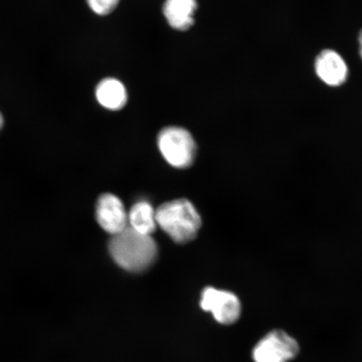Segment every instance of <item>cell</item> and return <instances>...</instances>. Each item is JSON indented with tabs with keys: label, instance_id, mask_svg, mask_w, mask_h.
Returning a JSON list of instances; mask_svg holds the SVG:
<instances>
[{
	"label": "cell",
	"instance_id": "obj_1",
	"mask_svg": "<svg viewBox=\"0 0 362 362\" xmlns=\"http://www.w3.org/2000/svg\"><path fill=\"white\" fill-rule=\"evenodd\" d=\"M110 255L121 268L133 273L146 271L153 264L158 255L155 240L148 235L127 228L113 235L108 244Z\"/></svg>",
	"mask_w": 362,
	"mask_h": 362
},
{
	"label": "cell",
	"instance_id": "obj_2",
	"mask_svg": "<svg viewBox=\"0 0 362 362\" xmlns=\"http://www.w3.org/2000/svg\"><path fill=\"white\" fill-rule=\"evenodd\" d=\"M157 225L174 242L184 244L197 238L202 219L196 208L185 199L163 204L156 211Z\"/></svg>",
	"mask_w": 362,
	"mask_h": 362
},
{
	"label": "cell",
	"instance_id": "obj_3",
	"mask_svg": "<svg viewBox=\"0 0 362 362\" xmlns=\"http://www.w3.org/2000/svg\"><path fill=\"white\" fill-rule=\"evenodd\" d=\"M158 147L171 166L188 168L197 155V144L189 131L180 127H167L158 135Z\"/></svg>",
	"mask_w": 362,
	"mask_h": 362
},
{
	"label": "cell",
	"instance_id": "obj_4",
	"mask_svg": "<svg viewBox=\"0 0 362 362\" xmlns=\"http://www.w3.org/2000/svg\"><path fill=\"white\" fill-rule=\"evenodd\" d=\"M300 346L296 339L281 329L272 330L252 350L255 362H288L298 356Z\"/></svg>",
	"mask_w": 362,
	"mask_h": 362
},
{
	"label": "cell",
	"instance_id": "obj_5",
	"mask_svg": "<svg viewBox=\"0 0 362 362\" xmlns=\"http://www.w3.org/2000/svg\"><path fill=\"white\" fill-rule=\"evenodd\" d=\"M202 309L210 312L219 324L230 325L242 314V304L236 294L223 289L207 287L202 293Z\"/></svg>",
	"mask_w": 362,
	"mask_h": 362
},
{
	"label": "cell",
	"instance_id": "obj_6",
	"mask_svg": "<svg viewBox=\"0 0 362 362\" xmlns=\"http://www.w3.org/2000/svg\"><path fill=\"white\" fill-rule=\"evenodd\" d=\"M96 217L101 228L112 236L123 232L129 226L124 204L112 194H103L98 198Z\"/></svg>",
	"mask_w": 362,
	"mask_h": 362
},
{
	"label": "cell",
	"instance_id": "obj_7",
	"mask_svg": "<svg viewBox=\"0 0 362 362\" xmlns=\"http://www.w3.org/2000/svg\"><path fill=\"white\" fill-rule=\"evenodd\" d=\"M315 71L325 83L332 87L345 83L348 76L346 63L337 52L332 49H325L317 57Z\"/></svg>",
	"mask_w": 362,
	"mask_h": 362
},
{
	"label": "cell",
	"instance_id": "obj_8",
	"mask_svg": "<svg viewBox=\"0 0 362 362\" xmlns=\"http://www.w3.org/2000/svg\"><path fill=\"white\" fill-rule=\"evenodd\" d=\"M197 0H165L163 11L172 28L187 30L194 25Z\"/></svg>",
	"mask_w": 362,
	"mask_h": 362
},
{
	"label": "cell",
	"instance_id": "obj_9",
	"mask_svg": "<svg viewBox=\"0 0 362 362\" xmlns=\"http://www.w3.org/2000/svg\"><path fill=\"white\" fill-rule=\"evenodd\" d=\"M96 97L103 107L112 111L122 110L128 102V93L124 84L115 78L101 81L96 89Z\"/></svg>",
	"mask_w": 362,
	"mask_h": 362
},
{
	"label": "cell",
	"instance_id": "obj_10",
	"mask_svg": "<svg viewBox=\"0 0 362 362\" xmlns=\"http://www.w3.org/2000/svg\"><path fill=\"white\" fill-rule=\"evenodd\" d=\"M129 228L141 234L155 232L157 226L156 211L147 202H139L131 208L128 215Z\"/></svg>",
	"mask_w": 362,
	"mask_h": 362
},
{
	"label": "cell",
	"instance_id": "obj_11",
	"mask_svg": "<svg viewBox=\"0 0 362 362\" xmlns=\"http://www.w3.org/2000/svg\"><path fill=\"white\" fill-rule=\"evenodd\" d=\"M90 10L99 16L110 15L115 10L120 0H87Z\"/></svg>",
	"mask_w": 362,
	"mask_h": 362
},
{
	"label": "cell",
	"instance_id": "obj_12",
	"mask_svg": "<svg viewBox=\"0 0 362 362\" xmlns=\"http://www.w3.org/2000/svg\"><path fill=\"white\" fill-rule=\"evenodd\" d=\"M4 125V116L2 115V112H0V131L3 129V127Z\"/></svg>",
	"mask_w": 362,
	"mask_h": 362
},
{
	"label": "cell",
	"instance_id": "obj_13",
	"mask_svg": "<svg viewBox=\"0 0 362 362\" xmlns=\"http://www.w3.org/2000/svg\"><path fill=\"white\" fill-rule=\"evenodd\" d=\"M360 55L362 58V30L359 35Z\"/></svg>",
	"mask_w": 362,
	"mask_h": 362
}]
</instances>
